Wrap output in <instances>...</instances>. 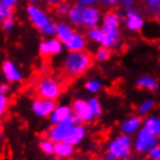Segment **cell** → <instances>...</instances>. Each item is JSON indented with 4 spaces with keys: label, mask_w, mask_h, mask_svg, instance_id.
I'll list each match as a JSON object with an SVG mask.
<instances>
[{
    "label": "cell",
    "mask_w": 160,
    "mask_h": 160,
    "mask_svg": "<svg viewBox=\"0 0 160 160\" xmlns=\"http://www.w3.org/2000/svg\"><path fill=\"white\" fill-rule=\"evenodd\" d=\"M53 148H55V143L51 142L49 138H44V139L40 140V148L44 154H48V156L53 154Z\"/></svg>",
    "instance_id": "28"
},
{
    "label": "cell",
    "mask_w": 160,
    "mask_h": 160,
    "mask_svg": "<svg viewBox=\"0 0 160 160\" xmlns=\"http://www.w3.org/2000/svg\"><path fill=\"white\" fill-rule=\"evenodd\" d=\"M101 22H102L101 29L104 35V43L102 47H106L108 49L117 48L121 42L120 15L115 12H108L104 14Z\"/></svg>",
    "instance_id": "2"
},
{
    "label": "cell",
    "mask_w": 160,
    "mask_h": 160,
    "mask_svg": "<svg viewBox=\"0 0 160 160\" xmlns=\"http://www.w3.org/2000/svg\"><path fill=\"white\" fill-rule=\"evenodd\" d=\"M72 160H86V159H82V158H74V159Z\"/></svg>",
    "instance_id": "46"
},
{
    "label": "cell",
    "mask_w": 160,
    "mask_h": 160,
    "mask_svg": "<svg viewBox=\"0 0 160 160\" xmlns=\"http://www.w3.org/2000/svg\"><path fill=\"white\" fill-rule=\"evenodd\" d=\"M64 45L56 37H49L40 43V53L43 57H51L59 55L63 51Z\"/></svg>",
    "instance_id": "11"
},
{
    "label": "cell",
    "mask_w": 160,
    "mask_h": 160,
    "mask_svg": "<svg viewBox=\"0 0 160 160\" xmlns=\"http://www.w3.org/2000/svg\"><path fill=\"white\" fill-rule=\"evenodd\" d=\"M103 160H117L116 158H115V157L114 156H112V154H110V153H106V154H104V157H103Z\"/></svg>",
    "instance_id": "42"
},
{
    "label": "cell",
    "mask_w": 160,
    "mask_h": 160,
    "mask_svg": "<svg viewBox=\"0 0 160 160\" xmlns=\"http://www.w3.org/2000/svg\"><path fill=\"white\" fill-rule=\"evenodd\" d=\"M72 116V109L70 106L62 104V106H56V108L52 110V112L49 115V120L51 124L59 123L62 121L68 120V117Z\"/></svg>",
    "instance_id": "17"
},
{
    "label": "cell",
    "mask_w": 160,
    "mask_h": 160,
    "mask_svg": "<svg viewBox=\"0 0 160 160\" xmlns=\"http://www.w3.org/2000/svg\"><path fill=\"white\" fill-rule=\"evenodd\" d=\"M71 109H72V116L76 123H89L95 120V117L92 114V110L89 108V104L86 100H82V99L74 100L72 102Z\"/></svg>",
    "instance_id": "6"
},
{
    "label": "cell",
    "mask_w": 160,
    "mask_h": 160,
    "mask_svg": "<svg viewBox=\"0 0 160 160\" xmlns=\"http://www.w3.org/2000/svg\"><path fill=\"white\" fill-rule=\"evenodd\" d=\"M87 37L89 38V41H92L93 43L100 44V45H103L104 43V35L101 27H94V28L88 29L87 32Z\"/></svg>",
    "instance_id": "23"
},
{
    "label": "cell",
    "mask_w": 160,
    "mask_h": 160,
    "mask_svg": "<svg viewBox=\"0 0 160 160\" xmlns=\"http://www.w3.org/2000/svg\"><path fill=\"white\" fill-rule=\"evenodd\" d=\"M76 1H77V4L81 5V6H84V7H87V6H93L98 0H76Z\"/></svg>",
    "instance_id": "37"
},
{
    "label": "cell",
    "mask_w": 160,
    "mask_h": 160,
    "mask_svg": "<svg viewBox=\"0 0 160 160\" xmlns=\"http://www.w3.org/2000/svg\"><path fill=\"white\" fill-rule=\"evenodd\" d=\"M40 32H42V35L45 36L47 38H49V37H53L55 36V23H53V22H49L44 28L41 29Z\"/></svg>",
    "instance_id": "31"
},
{
    "label": "cell",
    "mask_w": 160,
    "mask_h": 160,
    "mask_svg": "<svg viewBox=\"0 0 160 160\" xmlns=\"http://www.w3.org/2000/svg\"><path fill=\"white\" fill-rule=\"evenodd\" d=\"M86 135H87V130H86L84 124L74 123L66 133L64 142L76 146L86 138Z\"/></svg>",
    "instance_id": "13"
},
{
    "label": "cell",
    "mask_w": 160,
    "mask_h": 160,
    "mask_svg": "<svg viewBox=\"0 0 160 160\" xmlns=\"http://www.w3.org/2000/svg\"><path fill=\"white\" fill-rule=\"evenodd\" d=\"M102 20V15L99 8L94 6H87L84 7V13H82V26L85 28L91 29L94 27H98L99 23Z\"/></svg>",
    "instance_id": "12"
},
{
    "label": "cell",
    "mask_w": 160,
    "mask_h": 160,
    "mask_svg": "<svg viewBox=\"0 0 160 160\" xmlns=\"http://www.w3.org/2000/svg\"><path fill=\"white\" fill-rule=\"evenodd\" d=\"M85 88H86L87 92L95 94V93L101 91V88H102V81L100 79H89L88 81H86Z\"/></svg>",
    "instance_id": "25"
},
{
    "label": "cell",
    "mask_w": 160,
    "mask_h": 160,
    "mask_svg": "<svg viewBox=\"0 0 160 160\" xmlns=\"http://www.w3.org/2000/svg\"><path fill=\"white\" fill-rule=\"evenodd\" d=\"M137 86L142 89H148L151 92L158 91V81L151 76H142L137 80Z\"/></svg>",
    "instance_id": "22"
},
{
    "label": "cell",
    "mask_w": 160,
    "mask_h": 160,
    "mask_svg": "<svg viewBox=\"0 0 160 160\" xmlns=\"http://www.w3.org/2000/svg\"><path fill=\"white\" fill-rule=\"evenodd\" d=\"M142 123H143V120L140 118V116L132 115V116L127 117L120 125L121 132L124 135H128V136L135 135L142 128Z\"/></svg>",
    "instance_id": "15"
},
{
    "label": "cell",
    "mask_w": 160,
    "mask_h": 160,
    "mask_svg": "<svg viewBox=\"0 0 160 160\" xmlns=\"http://www.w3.org/2000/svg\"><path fill=\"white\" fill-rule=\"evenodd\" d=\"M82 13H84V6H81L79 4L71 6V9H70L68 16V20L71 21V23L73 26H77V27L82 26Z\"/></svg>",
    "instance_id": "21"
},
{
    "label": "cell",
    "mask_w": 160,
    "mask_h": 160,
    "mask_svg": "<svg viewBox=\"0 0 160 160\" xmlns=\"http://www.w3.org/2000/svg\"><path fill=\"white\" fill-rule=\"evenodd\" d=\"M74 153V146L68 144L66 142H57L55 143V148H53V154L59 158V159H68L71 158Z\"/></svg>",
    "instance_id": "18"
},
{
    "label": "cell",
    "mask_w": 160,
    "mask_h": 160,
    "mask_svg": "<svg viewBox=\"0 0 160 160\" xmlns=\"http://www.w3.org/2000/svg\"><path fill=\"white\" fill-rule=\"evenodd\" d=\"M148 160H153V159H148Z\"/></svg>",
    "instance_id": "48"
},
{
    "label": "cell",
    "mask_w": 160,
    "mask_h": 160,
    "mask_svg": "<svg viewBox=\"0 0 160 160\" xmlns=\"http://www.w3.org/2000/svg\"><path fill=\"white\" fill-rule=\"evenodd\" d=\"M87 102H88V104H89L91 110H92L93 116L95 117V118L100 117L101 114H102V104H101L100 101L98 100V99H95V98H92V99H89Z\"/></svg>",
    "instance_id": "27"
},
{
    "label": "cell",
    "mask_w": 160,
    "mask_h": 160,
    "mask_svg": "<svg viewBox=\"0 0 160 160\" xmlns=\"http://www.w3.org/2000/svg\"><path fill=\"white\" fill-rule=\"evenodd\" d=\"M156 107V101L153 99H145L138 107V112L140 115H148Z\"/></svg>",
    "instance_id": "24"
},
{
    "label": "cell",
    "mask_w": 160,
    "mask_h": 160,
    "mask_svg": "<svg viewBox=\"0 0 160 160\" xmlns=\"http://www.w3.org/2000/svg\"><path fill=\"white\" fill-rule=\"evenodd\" d=\"M125 27L130 32H140L144 27V18L133 6H128L125 9Z\"/></svg>",
    "instance_id": "9"
},
{
    "label": "cell",
    "mask_w": 160,
    "mask_h": 160,
    "mask_svg": "<svg viewBox=\"0 0 160 160\" xmlns=\"http://www.w3.org/2000/svg\"><path fill=\"white\" fill-rule=\"evenodd\" d=\"M9 16H12V11H11V8H6V7H2L0 9V24L4 20H6L7 18Z\"/></svg>",
    "instance_id": "35"
},
{
    "label": "cell",
    "mask_w": 160,
    "mask_h": 160,
    "mask_svg": "<svg viewBox=\"0 0 160 160\" xmlns=\"http://www.w3.org/2000/svg\"><path fill=\"white\" fill-rule=\"evenodd\" d=\"M62 0H43V2L48 5H57L58 2H60Z\"/></svg>",
    "instance_id": "41"
},
{
    "label": "cell",
    "mask_w": 160,
    "mask_h": 160,
    "mask_svg": "<svg viewBox=\"0 0 160 160\" xmlns=\"http://www.w3.org/2000/svg\"><path fill=\"white\" fill-rule=\"evenodd\" d=\"M121 2H122L125 7H128V6H132V4L135 2V0H121Z\"/></svg>",
    "instance_id": "40"
},
{
    "label": "cell",
    "mask_w": 160,
    "mask_h": 160,
    "mask_svg": "<svg viewBox=\"0 0 160 160\" xmlns=\"http://www.w3.org/2000/svg\"><path fill=\"white\" fill-rule=\"evenodd\" d=\"M4 7V6H2V4H1V2H0V9H1V8Z\"/></svg>",
    "instance_id": "47"
},
{
    "label": "cell",
    "mask_w": 160,
    "mask_h": 160,
    "mask_svg": "<svg viewBox=\"0 0 160 160\" xmlns=\"http://www.w3.org/2000/svg\"><path fill=\"white\" fill-rule=\"evenodd\" d=\"M148 159H153V160H159L160 159V146L159 144L156 145L154 148H152L150 151L148 152Z\"/></svg>",
    "instance_id": "33"
},
{
    "label": "cell",
    "mask_w": 160,
    "mask_h": 160,
    "mask_svg": "<svg viewBox=\"0 0 160 160\" xmlns=\"http://www.w3.org/2000/svg\"><path fill=\"white\" fill-rule=\"evenodd\" d=\"M56 101L37 98L32 102V110L37 117H49L52 110L56 108Z\"/></svg>",
    "instance_id": "10"
},
{
    "label": "cell",
    "mask_w": 160,
    "mask_h": 160,
    "mask_svg": "<svg viewBox=\"0 0 160 160\" xmlns=\"http://www.w3.org/2000/svg\"><path fill=\"white\" fill-rule=\"evenodd\" d=\"M35 92L38 98L56 101V99H58L63 92V84L57 78L44 77L37 81L35 86Z\"/></svg>",
    "instance_id": "3"
},
{
    "label": "cell",
    "mask_w": 160,
    "mask_h": 160,
    "mask_svg": "<svg viewBox=\"0 0 160 160\" xmlns=\"http://www.w3.org/2000/svg\"><path fill=\"white\" fill-rule=\"evenodd\" d=\"M144 2H148V12L150 14H154L159 16V6H160V0H142Z\"/></svg>",
    "instance_id": "30"
},
{
    "label": "cell",
    "mask_w": 160,
    "mask_h": 160,
    "mask_svg": "<svg viewBox=\"0 0 160 160\" xmlns=\"http://www.w3.org/2000/svg\"><path fill=\"white\" fill-rule=\"evenodd\" d=\"M122 160H133V159H132L131 156H129V157H127V158H124V159H122Z\"/></svg>",
    "instance_id": "44"
},
{
    "label": "cell",
    "mask_w": 160,
    "mask_h": 160,
    "mask_svg": "<svg viewBox=\"0 0 160 160\" xmlns=\"http://www.w3.org/2000/svg\"><path fill=\"white\" fill-rule=\"evenodd\" d=\"M1 26H2V29H4L5 32L12 30V28L14 27V19H13V15L2 21V22H1Z\"/></svg>",
    "instance_id": "34"
},
{
    "label": "cell",
    "mask_w": 160,
    "mask_h": 160,
    "mask_svg": "<svg viewBox=\"0 0 160 160\" xmlns=\"http://www.w3.org/2000/svg\"><path fill=\"white\" fill-rule=\"evenodd\" d=\"M132 144L137 152L148 153L151 148L159 144V139L158 137L150 133L145 129L140 128L136 132V137H135V140H132Z\"/></svg>",
    "instance_id": "5"
},
{
    "label": "cell",
    "mask_w": 160,
    "mask_h": 160,
    "mask_svg": "<svg viewBox=\"0 0 160 160\" xmlns=\"http://www.w3.org/2000/svg\"><path fill=\"white\" fill-rule=\"evenodd\" d=\"M9 91V86L7 84H1L0 85V93L1 94H6Z\"/></svg>",
    "instance_id": "39"
},
{
    "label": "cell",
    "mask_w": 160,
    "mask_h": 160,
    "mask_svg": "<svg viewBox=\"0 0 160 160\" xmlns=\"http://www.w3.org/2000/svg\"><path fill=\"white\" fill-rule=\"evenodd\" d=\"M8 103H9V101H8L7 95L0 93V117L6 114L8 109Z\"/></svg>",
    "instance_id": "32"
},
{
    "label": "cell",
    "mask_w": 160,
    "mask_h": 160,
    "mask_svg": "<svg viewBox=\"0 0 160 160\" xmlns=\"http://www.w3.org/2000/svg\"><path fill=\"white\" fill-rule=\"evenodd\" d=\"M18 1H19V0H1L0 2L2 4V6H4V7H6V8H12L13 6H14V5H15L16 2H18Z\"/></svg>",
    "instance_id": "38"
},
{
    "label": "cell",
    "mask_w": 160,
    "mask_h": 160,
    "mask_svg": "<svg viewBox=\"0 0 160 160\" xmlns=\"http://www.w3.org/2000/svg\"><path fill=\"white\" fill-rule=\"evenodd\" d=\"M1 68H2V73H4L6 80L9 82H19L23 79V76H22L20 68H18V65L15 63H13L11 60L4 62Z\"/></svg>",
    "instance_id": "16"
},
{
    "label": "cell",
    "mask_w": 160,
    "mask_h": 160,
    "mask_svg": "<svg viewBox=\"0 0 160 160\" xmlns=\"http://www.w3.org/2000/svg\"><path fill=\"white\" fill-rule=\"evenodd\" d=\"M112 56V51H110V49L106 48V47H101L100 49H98L95 52V55H94V59L96 62H107V60L110 58Z\"/></svg>",
    "instance_id": "26"
},
{
    "label": "cell",
    "mask_w": 160,
    "mask_h": 160,
    "mask_svg": "<svg viewBox=\"0 0 160 160\" xmlns=\"http://www.w3.org/2000/svg\"><path fill=\"white\" fill-rule=\"evenodd\" d=\"M65 48L68 49L70 52L74 51H82L87 47V40L82 34L79 32H73L71 36L63 43Z\"/></svg>",
    "instance_id": "14"
},
{
    "label": "cell",
    "mask_w": 160,
    "mask_h": 160,
    "mask_svg": "<svg viewBox=\"0 0 160 160\" xmlns=\"http://www.w3.org/2000/svg\"><path fill=\"white\" fill-rule=\"evenodd\" d=\"M55 6H56L57 15L59 16H66L70 12V9H71V5L68 4V1H64V0H62L60 2H58Z\"/></svg>",
    "instance_id": "29"
},
{
    "label": "cell",
    "mask_w": 160,
    "mask_h": 160,
    "mask_svg": "<svg viewBox=\"0 0 160 160\" xmlns=\"http://www.w3.org/2000/svg\"><path fill=\"white\" fill-rule=\"evenodd\" d=\"M27 15H28L32 26L40 30L44 28L49 22H51L47 12L36 5H29L27 7Z\"/></svg>",
    "instance_id": "8"
},
{
    "label": "cell",
    "mask_w": 160,
    "mask_h": 160,
    "mask_svg": "<svg viewBox=\"0 0 160 160\" xmlns=\"http://www.w3.org/2000/svg\"><path fill=\"white\" fill-rule=\"evenodd\" d=\"M132 148H133V144H132L131 137L121 133L109 140L107 145V152L115 157L117 160H122L131 156Z\"/></svg>",
    "instance_id": "4"
},
{
    "label": "cell",
    "mask_w": 160,
    "mask_h": 160,
    "mask_svg": "<svg viewBox=\"0 0 160 160\" xmlns=\"http://www.w3.org/2000/svg\"><path fill=\"white\" fill-rule=\"evenodd\" d=\"M2 136H4V131H2L1 125H0V142H1V139H2Z\"/></svg>",
    "instance_id": "43"
},
{
    "label": "cell",
    "mask_w": 160,
    "mask_h": 160,
    "mask_svg": "<svg viewBox=\"0 0 160 160\" xmlns=\"http://www.w3.org/2000/svg\"><path fill=\"white\" fill-rule=\"evenodd\" d=\"M73 32H74L73 28L66 22H58V23L55 24V36L62 43H64Z\"/></svg>",
    "instance_id": "19"
},
{
    "label": "cell",
    "mask_w": 160,
    "mask_h": 160,
    "mask_svg": "<svg viewBox=\"0 0 160 160\" xmlns=\"http://www.w3.org/2000/svg\"><path fill=\"white\" fill-rule=\"evenodd\" d=\"M98 1L103 5V6H109V7L117 6L121 2V0H98Z\"/></svg>",
    "instance_id": "36"
},
{
    "label": "cell",
    "mask_w": 160,
    "mask_h": 160,
    "mask_svg": "<svg viewBox=\"0 0 160 160\" xmlns=\"http://www.w3.org/2000/svg\"><path fill=\"white\" fill-rule=\"evenodd\" d=\"M29 1L32 2V5H35L37 2V1H38V0H29Z\"/></svg>",
    "instance_id": "45"
},
{
    "label": "cell",
    "mask_w": 160,
    "mask_h": 160,
    "mask_svg": "<svg viewBox=\"0 0 160 160\" xmlns=\"http://www.w3.org/2000/svg\"><path fill=\"white\" fill-rule=\"evenodd\" d=\"M93 65V57L87 51L68 52L64 60V71L68 77L77 78L84 76Z\"/></svg>",
    "instance_id": "1"
},
{
    "label": "cell",
    "mask_w": 160,
    "mask_h": 160,
    "mask_svg": "<svg viewBox=\"0 0 160 160\" xmlns=\"http://www.w3.org/2000/svg\"><path fill=\"white\" fill-rule=\"evenodd\" d=\"M142 128L145 129L146 131L150 133H152L154 136H159L160 133V118L157 115H152V116H148L143 121L142 123Z\"/></svg>",
    "instance_id": "20"
},
{
    "label": "cell",
    "mask_w": 160,
    "mask_h": 160,
    "mask_svg": "<svg viewBox=\"0 0 160 160\" xmlns=\"http://www.w3.org/2000/svg\"><path fill=\"white\" fill-rule=\"evenodd\" d=\"M74 123H76V121H74L73 116H71L68 117V120L62 121L59 123L51 124V128L49 129L48 132H47V136L53 143L63 142L65 139V137H66L68 131Z\"/></svg>",
    "instance_id": "7"
}]
</instances>
